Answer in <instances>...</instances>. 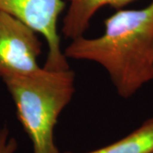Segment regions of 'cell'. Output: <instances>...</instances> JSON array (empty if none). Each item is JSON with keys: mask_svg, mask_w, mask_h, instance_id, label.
<instances>
[{"mask_svg": "<svg viewBox=\"0 0 153 153\" xmlns=\"http://www.w3.org/2000/svg\"><path fill=\"white\" fill-rule=\"evenodd\" d=\"M17 149V142L14 138H9L8 129L0 130V153H14Z\"/></svg>", "mask_w": 153, "mask_h": 153, "instance_id": "obj_7", "label": "cell"}, {"mask_svg": "<svg viewBox=\"0 0 153 153\" xmlns=\"http://www.w3.org/2000/svg\"><path fill=\"white\" fill-rule=\"evenodd\" d=\"M63 9V0H0V11L16 17L44 37L48 55L44 67L49 70L69 68L57 30Z\"/></svg>", "mask_w": 153, "mask_h": 153, "instance_id": "obj_3", "label": "cell"}, {"mask_svg": "<svg viewBox=\"0 0 153 153\" xmlns=\"http://www.w3.org/2000/svg\"><path fill=\"white\" fill-rule=\"evenodd\" d=\"M85 153H153V117L119 140Z\"/></svg>", "mask_w": 153, "mask_h": 153, "instance_id": "obj_6", "label": "cell"}, {"mask_svg": "<svg viewBox=\"0 0 153 153\" xmlns=\"http://www.w3.org/2000/svg\"><path fill=\"white\" fill-rule=\"evenodd\" d=\"M42 43L37 33L16 17L0 11V77L28 75L40 69Z\"/></svg>", "mask_w": 153, "mask_h": 153, "instance_id": "obj_4", "label": "cell"}, {"mask_svg": "<svg viewBox=\"0 0 153 153\" xmlns=\"http://www.w3.org/2000/svg\"><path fill=\"white\" fill-rule=\"evenodd\" d=\"M16 105V114L34 153H60L54 129L62 111L75 92V74L70 68L41 67L28 75L4 80Z\"/></svg>", "mask_w": 153, "mask_h": 153, "instance_id": "obj_2", "label": "cell"}, {"mask_svg": "<svg viewBox=\"0 0 153 153\" xmlns=\"http://www.w3.org/2000/svg\"><path fill=\"white\" fill-rule=\"evenodd\" d=\"M66 58L103 66L123 98L131 97L153 79V1L140 10H119L105 21L98 38L73 39Z\"/></svg>", "mask_w": 153, "mask_h": 153, "instance_id": "obj_1", "label": "cell"}, {"mask_svg": "<svg viewBox=\"0 0 153 153\" xmlns=\"http://www.w3.org/2000/svg\"><path fill=\"white\" fill-rule=\"evenodd\" d=\"M69 6L62 21L61 32L71 40L82 37L89 27L90 21L97 11L111 6L119 9L136 0H67Z\"/></svg>", "mask_w": 153, "mask_h": 153, "instance_id": "obj_5", "label": "cell"}]
</instances>
